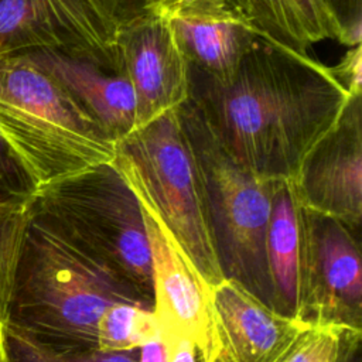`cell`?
I'll return each instance as SVG.
<instances>
[{
  "mask_svg": "<svg viewBox=\"0 0 362 362\" xmlns=\"http://www.w3.org/2000/svg\"><path fill=\"white\" fill-rule=\"evenodd\" d=\"M349 96L329 66L264 37L226 81L189 66L188 99L226 150L269 180L294 177Z\"/></svg>",
  "mask_w": 362,
  "mask_h": 362,
  "instance_id": "cell-1",
  "label": "cell"
},
{
  "mask_svg": "<svg viewBox=\"0 0 362 362\" xmlns=\"http://www.w3.org/2000/svg\"><path fill=\"white\" fill-rule=\"evenodd\" d=\"M116 303L153 310L132 281L28 209L3 322L49 342L96 348L98 318Z\"/></svg>",
  "mask_w": 362,
  "mask_h": 362,
  "instance_id": "cell-2",
  "label": "cell"
},
{
  "mask_svg": "<svg viewBox=\"0 0 362 362\" xmlns=\"http://www.w3.org/2000/svg\"><path fill=\"white\" fill-rule=\"evenodd\" d=\"M0 130L40 188L110 163L116 153V143L23 54L0 57Z\"/></svg>",
  "mask_w": 362,
  "mask_h": 362,
  "instance_id": "cell-3",
  "label": "cell"
},
{
  "mask_svg": "<svg viewBox=\"0 0 362 362\" xmlns=\"http://www.w3.org/2000/svg\"><path fill=\"white\" fill-rule=\"evenodd\" d=\"M177 112L204 184L221 270L273 308L264 247L273 180L240 164L189 99Z\"/></svg>",
  "mask_w": 362,
  "mask_h": 362,
  "instance_id": "cell-4",
  "label": "cell"
},
{
  "mask_svg": "<svg viewBox=\"0 0 362 362\" xmlns=\"http://www.w3.org/2000/svg\"><path fill=\"white\" fill-rule=\"evenodd\" d=\"M113 164L141 185L206 284L221 283L205 189L177 107L116 141Z\"/></svg>",
  "mask_w": 362,
  "mask_h": 362,
  "instance_id": "cell-5",
  "label": "cell"
},
{
  "mask_svg": "<svg viewBox=\"0 0 362 362\" xmlns=\"http://www.w3.org/2000/svg\"><path fill=\"white\" fill-rule=\"evenodd\" d=\"M28 209L75 238L153 303L140 205L113 161L42 185Z\"/></svg>",
  "mask_w": 362,
  "mask_h": 362,
  "instance_id": "cell-6",
  "label": "cell"
},
{
  "mask_svg": "<svg viewBox=\"0 0 362 362\" xmlns=\"http://www.w3.org/2000/svg\"><path fill=\"white\" fill-rule=\"evenodd\" d=\"M310 327L362 332V262L358 233L301 206L298 303Z\"/></svg>",
  "mask_w": 362,
  "mask_h": 362,
  "instance_id": "cell-7",
  "label": "cell"
},
{
  "mask_svg": "<svg viewBox=\"0 0 362 362\" xmlns=\"http://www.w3.org/2000/svg\"><path fill=\"white\" fill-rule=\"evenodd\" d=\"M120 174L133 189L144 222L150 253L153 314L160 339L189 341L195 345L201 362H212L222 346L212 288L189 262L141 185L133 177Z\"/></svg>",
  "mask_w": 362,
  "mask_h": 362,
  "instance_id": "cell-8",
  "label": "cell"
},
{
  "mask_svg": "<svg viewBox=\"0 0 362 362\" xmlns=\"http://www.w3.org/2000/svg\"><path fill=\"white\" fill-rule=\"evenodd\" d=\"M116 33L89 0H0V57L57 49L117 74Z\"/></svg>",
  "mask_w": 362,
  "mask_h": 362,
  "instance_id": "cell-9",
  "label": "cell"
},
{
  "mask_svg": "<svg viewBox=\"0 0 362 362\" xmlns=\"http://www.w3.org/2000/svg\"><path fill=\"white\" fill-rule=\"evenodd\" d=\"M303 208L335 218L359 235L362 221V93L351 95L293 177Z\"/></svg>",
  "mask_w": 362,
  "mask_h": 362,
  "instance_id": "cell-10",
  "label": "cell"
},
{
  "mask_svg": "<svg viewBox=\"0 0 362 362\" xmlns=\"http://www.w3.org/2000/svg\"><path fill=\"white\" fill-rule=\"evenodd\" d=\"M116 51L117 74L129 81L134 93L137 126L178 107L188 99L189 65L158 8L150 7L119 25Z\"/></svg>",
  "mask_w": 362,
  "mask_h": 362,
  "instance_id": "cell-11",
  "label": "cell"
},
{
  "mask_svg": "<svg viewBox=\"0 0 362 362\" xmlns=\"http://www.w3.org/2000/svg\"><path fill=\"white\" fill-rule=\"evenodd\" d=\"M158 8L167 18L188 65L226 81L262 37L228 0H174Z\"/></svg>",
  "mask_w": 362,
  "mask_h": 362,
  "instance_id": "cell-12",
  "label": "cell"
},
{
  "mask_svg": "<svg viewBox=\"0 0 362 362\" xmlns=\"http://www.w3.org/2000/svg\"><path fill=\"white\" fill-rule=\"evenodd\" d=\"M222 348L232 362H274L310 325L284 315L233 279L212 287Z\"/></svg>",
  "mask_w": 362,
  "mask_h": 362,
  "instance_id": "cell-13",
  "label": "cell"
},
{
  "mask_svg": "<svg viewBox=\"0 0 362 362\" xmlns=\"http://www.w3.org/2000/svg\"><path fill=\"white\" fill-rule=\"evenodd\" d=\"M21 54L51 75L115 143L136 129L134 93L122 74L57 49Z\"/></svg>",
  "mask_w": 362,
  "mask_h": 362,
  "instance_id": "cell-14",
  "label": "cell"
},
{
  "mask_svg": "<svg viewBox=\"0 0 362 362\" xmlns=\"http://www.w3.org/2000/svg\"><path fill=\"white\" fill-rule=\"evenodd\" d=\"M298 202L293 178L273 180L272 206L266 230V262L272 284L273 308L296 317L300 260Z\"/></svg>",
  "mask_w": 362,
  "mask_h": 362,
  "instance_id": "cell-15",
  "label": "cell"
},
{
  "mask_svg": "<svg viewBox=\"0 0 362 362\" xmlns=\"http://www.w3.org/2000/svg\"><path fill=\"white\" fill-rule=\"evenodd\" d=\"M264 38L298 52L341 31L322 0H228Z\"/></svg>",
  "mask_w": 362,
  "mask_h": 362,
  "instance_id": "cell-16",
  "label": "cell"
},
{
  "mask_svg": "<svg viewBox=\"0 0 362 362\" xmlns=\"http://www.w3.org/2000/svg\"><path fill=\"white\" fill-rule=\"evenodd\" d=\"M139 349L103 352L98 348L62 345L28 331L0 324V362H137Z\"/></svg>",
  "mask_w": 362,
  "mask_h": 362,
  "instance_id": "cell-17",
  "label": "cell"
},
{
  "mask_svg": "<svg viewBox=\"0 0 362 362\" xmlns=\"http://www.w3.org/2000/svg\"><path fill=\"white\" fill-rule=\"evenodd\" d=\"M160 339V331L151 308L116 303L109 305L96 322V348L103 352L139 349Z\"/></svg>",
  "mask_w": 362,
  "mask_h": 362,
  "instance_id": "cell-18",
  "label": "cell"
},
{
  "mask_svg": "<svg viewBox=\"0 0 362 362\" xmlns=\"http://www.w3.org/2000/svg\"><path fill=\"white\" fill-rule=\"evenodd\" d=\"M28 225V205L0 202V324L4 321L13 276Z\"/></svg>",
  "mask_w": 362,
  "mask_h": 362,
  "instance_id": "cell-19",
  "label": "cell"
},
{
  "mask_svg": "<svg viewBox=\"0 0 362 362\" xmlns=\"http://www.w3.org/2000/svg\"><path fill=\"white\" fill-rule=\"evenodd\" d=\"M40 184L0 130V202L30 205Z\"/></svg>",
  "mask_w": 362,
  "mask_h": 362,
  "instance_id": "cell-20",
  "label": "cell"
},
{
  "mask_svg": "<svg viewBox=\"0 0 362 362\" xmlns=\"http://www.w3.org/2000/svg\"><path fill=\"white\" fill-rule=\"evenodd\" d=\"M346 332L332 327H308L274 362H339Z\"/></svg>",
  "mask_w": 362,
  "mask_h": 362,
  "instance_id": "cell-21",
  "label": "cell"
},
{
  "mask_svg": "<svg viewBox=\"0 0 362 362\" xmlns=\"http://www.w3.org/2000/svg\"><path fill=\"white\" fill-rule=\"evenodd\" d=\"M341 31L339 42L355 47L362 41V0H322Z\"/></svg>",
  "mask_w": 362,
  "mask_h": 362,
  "instance_id": "cell-22",
  "label": "cell"
},
{
  "mask_svg": "<svg viewBox=\"0 0 362 362\" xmlns=\"http://www.w3.org/2000/svg\"><path fill=\"white\" fill-rule=\"evenodd\" d=\"M335 79L349 95L362 93V47L361 44L349 47L341 61L329 66Z\"/></svg>",
  "mask_w": 362,
  "mask_h": 362,
  "instance_id": "cell-23",
  "label": "cell"
},
{
  "mask_svg": "<svg viewBox=\"0 0 362 362\" xmlns=\"http://www.w3.org/2000/svg\"><path fill=\"white\" fill-rule=\"evenodd\" d=\"M99 11L117 27L146 13L151 6L148 0H89Z\"/></svg>",
  "mask_w": 362,
  "mask_h": 362,
  "instance_id": "cell-24",
  "label": "cell"
},
{
  "mask_svg": "<svg viewBox=\"0 0 362 362\" xmlns=\"http://www.w3.org/2000/svg\"><path fill=\"white\" fill-rule=\"evenodd\" d=\"M165 348V362H201L195 345L185 339L163 342Z\"/></svg>",
  "mask_w": 362,
  "mask_h": 362,
  "instance_id": "cell-25",
  "label": "cell"
},
{
  "mask_svg": "<svg viewBox=\"0 0 362 362\" xmlns=\"http://www.w3.org/2000/svg\"><path fill=\"white\" fill-rule=\"evenodd\" d=\"M362 332H346L339 362H361Z\"/></svg>",
  "mask_w": 362,
  "mask_h": 362,
  "instance_id": "cell-26",
  "label": "cell"
},
{
  "mask_svg": "<svg viewBox=\"0 0 362 362\" xmlns=\"http://www.w3.org/2000/svg\"><path fill=\"white\" fill-rule=\"evenodd\" d=\"M137 362H165V348L163 341L157 339L139 348Z\"/></svg>",
  "mask_w": 362,
  "mask_h": 362,
  "instance_id": "cell-27",
  "label": "cell"
},
{
  "mask_svg": "<svg viewBox=\"0 0 362 362\" xmlns=\"http://www.w3.org/2000/svg\"><path fill=\"white\" fill-rule=\"evenodd\" d=\"M212 362H232V359L229 358V355L226 354V351L221 346V349L218 351V354H216V356L214 358Z\"/></svg>",
  "mask_w": 362,
  "mask_h": 362,
  "instance_id": "cell-28",
  "label": "cell"
},
{
  "mask_svg": "<svg viewBox=\"0 0 362 362\" xmlns=\"http://www.w3.org/2000/svg\"><path fill=\"white\" fill-rule=\"evenodd\" d=\"M171 1H174V0H148L150 6H164V4H168Z\"/></svg>",
  "mask_w": 362,
  "mask_h": 362,
  "instance_id": "cell-29",
  "label": "cell"
}]
</instances>
